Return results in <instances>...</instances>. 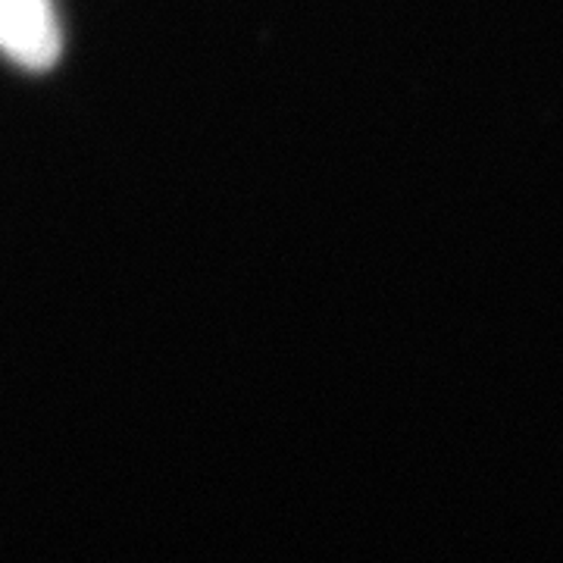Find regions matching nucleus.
<instances>
[{
  "mask_svg": "<svg viewBox=\"0 0 563 563\" xmlns=\"http://www.w3.org/2000/svg\"><path fill=\"white\" fill-rule=\"evenodd\" d=\"M0 51L29 69L60 54V29L51 0H0Z\"/></svg>",
  "mask_w": 563,
  "mask_h": 563,
  "instance_id": "f257e3e1",
  "label": "nucleus"
}]
</instances>
